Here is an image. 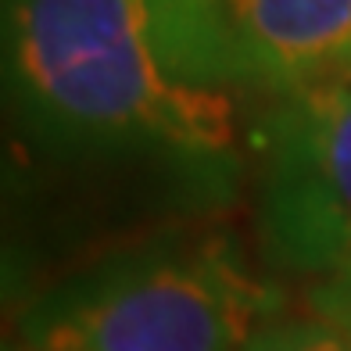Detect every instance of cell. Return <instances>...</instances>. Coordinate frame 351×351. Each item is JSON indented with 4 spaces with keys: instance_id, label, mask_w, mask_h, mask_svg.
I'll use <instances>...</instances> for the list:
<instances>
[{
    "instance_id": "1",
    "label": "cell",
    "mask_w": 351,
    "mask_h": 351,
    "mask_svg": "<svg viewBox=\"0 0 351 351\" xmlns=\"http://www.w3.org/2000/svg\"><path fill=\"white\" fill-rule=\"evenodd\" d=\"M11 93L79 151L222 154L258 83L222 0H4Z\"/></svg>"
},
{
    "instance_id": "2",
    "label": "cell",
    "mask_w": 351,
    "mask_h": 351,
    "mask_svg": "<svg viewBox=\"0 0 351 351\" xmlns=\"http://www.w3.org/2000/svg\"><path fill=\"white\" fill-rule=\"evenodd\" d=\"M276 298L230 251H158L47 294L25 351H244Z\"/></svg>"
},
{
    "instance_id": "3",
    "label": "cell",
    "mask_w": 351,
    "mask_h": 351,
    "mask_svg": "<svg viewBox=\"0 0 351 351\" xmlns=\"http://www.w3.org/2000/svg\"><path fill=\"white\" fill-rule=\"evenodd\" d=\"M262 226L291 269L351 265V72L291 90L273 111Z\"/></svg>"
},
{
    "instance_id": "4",
    "label": "cell",
    "mask_w": 351,
    "mask_h": 351,
    "mask_svg": "<svg viewBox=\"0 0 351 351\" xmlns=\"http://www.w3.org/2000/svg\"><path fill=\"white\" fill-rule=\"evenodd\" d=\"M258 83L301 90L351 72V0H222Z\"/></svg>"
},
{
    "instance_id": "5",
    "label": "cell",
    "mask_w": 351,
    "mask_h": 351,
    "mask_svg": "<svg viewBox=\"0 0 351 351\" xmlns=\"http://www.w3.org/2000/svg\"><path fill=\"white\" fill-rule=\"evenodd\" d=\"M244 351H351V337L326 319H287L262 323Z\"/></svg>"
},
{
    "instance_id": "6",
    "label": "cell",
    "mask_w": 351,
    "mask_h": 351,
    "mask_svg": "<svg viewBox=\"0 0 351 351\" xmlns=\"http://www.w3.org/2000/svg\"><path fill=\"white\" fill-rule=\"evenodd\" d=\"M312 312L351 337V265L326 273V280L312 291Z\"/></svg>"
}]
</instances>
